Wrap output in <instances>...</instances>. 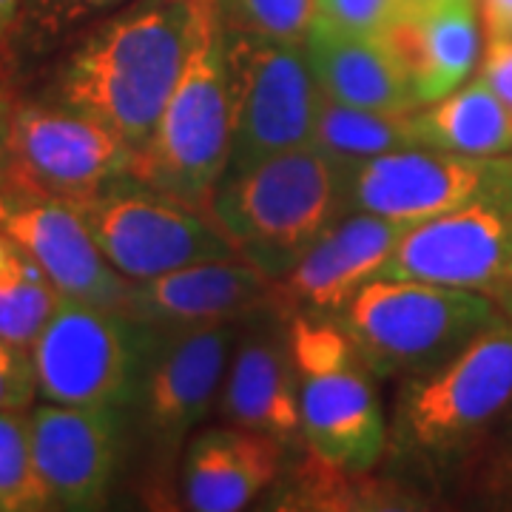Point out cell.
Segmentation results:
<instances>
[{
    "label": "cell",
    "instance_id": "6da1fadb",
    "mask_svg": "<svg viewBox=\"0 0 512 512\" xmlns=\"http://www.w3.org/2000/svg\"><path fill=\"white\" fill-rule=\"evenodd\" d=\"M217 0H131L83 37L57 77V100L146 146Z\"/></svg>",
    "mask_w": 512,
    "mask_h": 512
},
{
    "label": "cell",
    "instance_id": "7a4b0ae2",
    "mask_svg": "<svg viewBox=\"0 0 512 512\" xmlns=\"http://www.w3.org/2000/svg\"><path fill=\"white\" fill-rule=\"evenodd\" d=\"M208 214L245 262L282 279L345 214L339 171L308 143L225 174Z\"/></svg>",
    "mask_w": 512,
    "mask_h": 512
},
{
    "label": "cell",
    "instance_id": "3957f363",
    "mask_svg": "<svg viewBox=\"0 0 512 512\" xmlns=\"http://www.w3.org/2000/svg\"><path fill=\"white\" fill-rule=\"evenodd\" d=\"M507 316L487 293L393 276L370 279L330 313L379 379L433 370Z\"/></svg>",
    "mask_w": 512,
    "mask_h": 512
},
{
    "label": "cell",
    "instance_id": "277c9868",
    "mask_svg": "<svg viewBox=\"0 0 512 512\" xmlns=\"http://www.w3.org/2000/svg\"><path fill=\"white\" fill-rule=\"evenodd\" d=\"M288 339L299 382L302 436L322 464L342 473H365L387 447V419L365 365L336 319L296 313Z\"/></svg>",
    "mask_w": 512,
    "mask_h": 512
},
{
    "label": "cell",
    "instance_id": "5b68a950",
    "mask_svg": "<svg viewBox=\"0 0 512 512\" xmlns=\"http://www.w3.org/2000/svg\"><path fill=\"white\" fill-rule=\"evenodd\" d=\"M231 157V97L225 72L220 3L197 43L131 174L174 200L208 211Z\"/></svg>",
    "mask_w": 512,
    "mask_h": 512
},
{
    "label": "cell",
    "instance_id": "8992f818",
    "mask_svg": "<svg viewBox=\"0 0 512 512\" xmlns=\"http://www.w3.org/2000/svg\"><path fill=\"white\" fill-rule=\"evenodd\" d=\"M512 407V316L481 330L433 370L404 376L393 444L407 456L450 461Z\"/></svg>",
    "mask_w": 512,
    "mask_h": 512
},
{
    "label": "cell",
    "instance_id": "52a82bcc",
    "mask_svg": "<svg viewBox=\"0 0 512 512\" xmlns=\"http://www.w3.org/2000/svg\"><path fill=\"white\" fill-rule=\"evenodd\" d=\"M157 333L120 308L60 296L32 342L37 396L80 407L140 404Z\"/></svg>",
    "mask_w": 512,
    "mask_h": 512
},
{
    "label": "cell",
    "instance_id": "ba28073f",
    "mask_svg": "<svg viewBox=\"0 0 512 512\" xmlns=\"http://www.w3.org/2000/svg\"><path fill=\"white\" fill-rule=\"evenodd\" d=\"M231 97L228 171L313 143L322 89L305 43L222 26Z\"/></svg>",
    "mask_w": 512,
    "mask_h": 512
},
{
    "label": "cell",
    "instance_id": "9c48e42d",
    "mask_svg": "<svg viewBox=\"0 0 512 512\" xmlns=\"http://www.w3.org/2000/svg\"><path fill=\"white\" fill-rule=\"evenodd\" d=\"M72 205L111 268L128 282L239 256L208 211L174 200L134 174Z\"/></svg>",
    "mask_w": 512,
    "mask_h": 512
},
{
    "label": "cell",
    "instance_id": "30bf717a",
    "mask_svg": "<svg viewBox=\"0 0 512 512\" xmlns=\"http://www.w3.org/2000/svg\"><path fill=\"white\" fill-rule=\"evenodd\" d=\"M348 211L413 225L473 205H512V154L473 157L413 146L339 174Z\"/></svg>",
    "mask_w": 512,
    "mask_h": 512
},
{
    "label": "cell",
    "instance_id": "8fae6325",
    "mask_svg": "<svg viewBox=\"0 0 512 512\" xmlns=\"http://www.w3.org/2000/svg\"><path fill=\"white\" fill-rule=\"evenodd\" d=\"M379 276L487 293L512 316V205H473L407 225Z\"/></svg>",
    "mask_w": 512,
    "mask_h": 512
},
{
    "label": "cell",
    "instance_id": "7c38bea8",
    "mask_svg": "<svg viewBox=\"0 0 512 512\" xmlns=\"http://www.w3.org/2000/svg\"><path fill=\"white\" fill-rule=\"evenodd\" d=\"M134 148L94 117L60 100L15 109V185L74 202L131 174Z\"/></svg>",
    "mask_w": 512,
    "mask_h": 512
},
{
    "label": "cell",
    "instance_id": "4fadbf2b",
    "mask_svg": "<svg viewBox=\"0 0 512 512\" xmlns=\"http://www.w3.org/2000/svg\"><path fill=\"white\" fill-rule=\"evenodd\" d=\"M242 322L157 333L140 410L143 430L160 458H171L188 444L222 393V382L237 348Z\"/></svg>",
    "mask_w": 512,
    "mask_h": 512
},
{
    "label": "cell",
    "instance_id": "5bb4252c",
    "mask_svg": "<svg viewBox=\"0 0 512 512\" xmlns=\"http://www.w3.org/2000/svg\"><path fill=\"white\" fill-rule=\"evenodd\" d=\"M37 476L49 510H97L123 461L126 410L43 402L29 410Z\"/></svg>",
    "mask_w": 512,
    "mask_h": 512
},
{
    "label": "cell",
    "instance_id": "9a60e30c",
    "mask_svg": "<svg viewBox=\"0 0 512 512\" xmlns=\"http://www.w3.org/2000/svg\"><path fill=\"white\" fill-rule=\"evenodd\" d=\"M0 231L32 254L60 296L120 308L128 279L109 265L72 202L26 185L0 188Z\"/></svg>",
    "mask_w": 512,
    "mask_h": 512
},
{
    "label": "cell",
    "instance_id": "2e32d148",
    "mask_svg": "<svg viewBox=\"0 0 512 512\" xmlns=\"http://www.w3.org/2000/svg\"><path fill=\"white\" fill-rule=\"evenodd\" d=\"M276 279L245 259H211L171 274L128 282L120 311L154 333L208 328L248 319L274 305Z\"/></svg>",
    "mask_w": 512,
    "mask_h": 512
},
{
    "label": "cell",
    "instance_id": "e0dca14e",
    "mask_svg": "<svg viewBox=\"0 0 512 512\" xmlns=\"http://www.w3.org/2000/svg\"><path fill=\"white\" fill-rule=\"evenodd\" d=\"M220 416L228 424L265 433L282 447L305 441L288 319L274 305L259 308L242 322L222 382Z\"/></svg>",
    "mask_w": 512,
    "mask_h": 512
},
{
    "label": "cell",
    "instance_id": "ac0fdd59",
    "mask_svg": "<svg viewBox=\"0 0 512 512\" xmlns=\"http://www.w3.org/2000/svg\"><path fill=\"white\" fill-rule=\"evenodd\" d=\"M404 228V222L367 211L342 214L288 274L276 279L274 308L285 319L296 313H336L362 285L379 276Z\"/></svg>",
    "mask_w": 512,
    "mask_h": 512
},
{
    "label": "cell",
    "instance_id": "d6986e66",
    "mask_svg": "<svg viewBox=\"0 0 512 512\" xmlns=\"http://www.w3.org/2000/svg\"><path fill=\"white\" fill-rule=\"evenodd\" d=\"M305 52L328 100L387 114H407L421 106L393 37L350 32L316 18L305 37Z\"/></svg>",
    "mask_w": 512,
    "mask_h": 512
},
{
    "label": "cell",
    "instance_id": "ffe728a7",
    "mask_svg": "<svg viewBox=\"0 0 512 512\" xmlns=\"http://www.w3.org/2000/svg\"><path fill=\"white\" fill-rule=\"evenodd\" d=\"M282 444L248 427H214L185 444L183 495L197 512H239L279 476Z\"/></svg>",
    "mask_w": 512,
    "mask_h": 512
},
{
    "label": "cell",
    "instance_id": "44dd1931",
    "mask_svg": "<svg viewBox=\"0 0 512 512\" xmlns=\"http://www.w3.org/2000/svg\"><path fill=\"white\" fill-rule=\"evenodd\" d=\"M390 37L407 60L421 106L461 89L484 52L476 0L424 3Z\"/></svg>",
    "mask_w": 512,
    "mask_h": 512
},
{
    "label": "cell",
    "instance_id": "7402d4cb",
    "mask_svg": "<svg viewBox=\"0 0 512 512\" xmlns=\"http://www.w3.org/2000/svg\"><path fill=\"white\" fill-rule=\"evenodd\" d=\"M410 126L419 146L473 157L512 154V109L478 74L453 94L410 111Z\"/></svg>",
    "mask_w": 512,
    "mask_h": 512
},
{
    "label": "cell",
    "instance_id": "603a6c76",
    "mask_svg": "<svg viewBox=\"0 0 512 512\" xmlns=\"http://www.w3.org/2000/svg\"><path fill=\"white\" fill-rule=\"evenodd\" d=\"M313 146L319 148L330 165L345 174L353 165L367 163L373 157L393 154L402 148L419 146L407 114H387V111L353 109L322 94V106L316 117Z\"/></svg>",
    "mask_w": 512,
    "mask_h": 512
},
{
    "label": "cell",
    "instance_id": "cb8c5ba5",
    "mask_svg": "<svg viewBox=\"0 0 512 512\" xmlns=\"http://www.w3.org/2000/svg\"><path fill=\"white\" fill-rule=\"evenodd\" d=\"M60 302V291L32 254L0 231V339L32 348Z\"/></svg>",
    "mask_w": 512,
    "mask_h": 512
},
{
    "label": "cell",
    "instance_id": "d4e9b609",
    "mask_svg": "<svg viewBox=\"0 0 512 512\" xmlns=\"http://www.w3.org/2000/svg\"><path fill=\"white\" fill-rule=\"evenodd\" d=\"M49 510L32 450L29 407L0 410V512Z\"/></svg>",
    "mask_w": 512,
    "mask_h": 512
},
{
    "label": "cell",
    "instance_id": "484cf974",
    "mask_svg": "<svg viewBox=\"0 0 512 512\" xmlns=\"http://www.w3.org/2000/svg\"><path fill=\"white\" fill-rule=\"evenodd\" d=\"M222 26L305 43L316 20V0H217Z\"/></svg>",
    "mask_w": 512,
    "mask_h": 512
},
{
    "label": "cell",
    "instance_id": "4316f807",
    "mask_svg": "<svg viewBox=\"0 0 512 512\" xmlns=\"http://www.w3.org/2000/svg\"><path fill=\"white\" fill-rule=\"evenodd\" d=\"M416 0H316V18L339 29L390 37L413 15Z\"/></svg>",
    "mask_w": 512,
    "mask_h": 512
},
{
    "label": "cell",
    "instance_id": "83f0119b",
    "mask_svg": "<svg viewBox=\"0 0 512 512\" xmlns=\"http://www.w3.org/2000/svg\"><path fill=\"white\" fill-rule=\"evenodd\" d=\"M131 0H23V15L18 26H29L37 37H55L72 26L92 20L103 12L120 9Z\"/></svg>",
    "mask_w": 512,
    "mask_h": 512
},
{
    "label": "cell",
    "instance_id": "f1b7e54d",
    "mask_svg": "<svg viewBox=\"0 0 512 512\" xmlns=\"http://www.w3.org/2000/svg\"><path fill=\"white\" fill-rule=\"evenodd\" d=\"M37 396V370L32 348L0 339V410L32 407Z\"/></svg>",
    "mask_w": 512,
    "mask_h": 512
},
{
    "label": "cell",
    "instance_id": "f546056e",
    "mask_svg": "<svg viewBox=\"0 0 512 512\" xmlns=\"http://www.w3.org/2000/svg\"><path fill=\"white\" fill-rule=\"evenodd\" d=\"M478 77L512 109V35L487 37L478 60Z\"/></svg>",
    "mask_w": 512,
    "mask_h": 512
},
{
    "label": "cell",
    "instance_id": "4dcf8cb0",
    "mask_svg": "<svg viewBox=\"0 0 512 512\" xmlns=\"http://www.w3.org/2000/svg\"><path fill=\"white\" fill-rule=\"evenodd\" d=\"M15 109L18 100L0 74V188L15 185Z\"/></svg>",
    "mask_w": 512,
    "mask_h": 512
},
{
    "label": "cell",
    "instance_id": "1f68e13d",
    "mask_svg": "<svg viewBox=\"0 0 512 512\" xmlns=\"http://www.w3.org/2000/svg\"><path fill=\"white\" fill-rule=\"evenodd\" d=\"M481 23L487 37L512 35V0H481Z\"/></svg>",
    "mask_w": 512,
    "mask_h": 512
},
{
    "label": "cell",
    "instance_id": "d6a6232c",
    "mask_svg": "<svg viewBox=\"0 0 512 512\" xmlns=\"http://www.w3.org/2000/svg\"><path fill=\"white\" fill-rule=\"evenodd\" d=\"M23 15V0H0V46L18 29Z\"/></svg>",
    "mask_w": 512,
    "mask_h": 512
},
{
    "label": "cell",
    "instance_id": "836d02e7",
    "mask_svg": "<svg viewBox=\"0 0 512 512\" xmlns=\"http://www.w3.org/2000/svg\"><path fill=\"white\" fill-rule=\"evenodd\" d=\"M504 481L512 487V441L510 447H507V453H504Z\"/></svg>",
    "mask_w": 512,
    "mask_h": 512
},
{
    "label": "cell",
    "instance_id": "e575fe53",
    "mask_svg": "<svg viewBox=\"0 0 512 512\" xmlns=\"http://www.w3.org/2000/svg\"><path fill=\"white\" fill-rule=\"evenodd\" d=\"M424 3H433V0H416V9H419V6H424Z\"/></svg>",
    "mask_w": 512,
    "mask_h": 512
}]
</instances>
